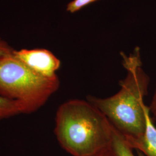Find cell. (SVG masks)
Here are the masks:
<instances>
[{
    "label": "cell",
    "mask_w": 156,
    "mask_h": 156,
    "mask_svg": "<svg viewBox=\"0 0 156 156\" xmlns=\"http://www.w3.org/2000/svg\"><path fill=\"white\" fill-rule=\"evenodd\" d=\"M55 133L73 156H96L111 148L113 126L88 101L71 100L58 107Z\"/></svg>",
    "instance_id": "cell-1"
},
{
    "label": "cell",
    "mask_w": 156,
    "mask_h": 156,
    "mask_svg": "<svg viewBox=\"0 0 156 156\" xmlns=\"http://www.w3.org/2000/svg\"><path fill=\"white\" fill-rule=\"evenodd\" d=\"M126 77L120 82V89L109 97L89 95L87 100L99 109L125 140L138 138L145 131L144 97L149 79L142 68L140 49L127 56L122 53Z\"/></svg>",
    "instance_id": "cell-2"
},
{
    "label": "cell",
    "mask_w": 156,
    "mask_h": 156,
    "mask_svg": "<svg viewBox=\"0 0 156 156\" xmlns=\"http://www.w3.org/2000/svg\"><path fill=\"white\" fill-rule=\"evenodd\" d=\"M60 86L58 78H44L11 55L0 58V95L16 101L24 113L37 111Z\"/></svg>",
    "instance_id": "cell-3"
},
{
    "label": "cell",
    "mask_w": 156,
    "mask_h": 156,
    "mask_svg": "<svg viewBox=\"0 0 156 156\" xmlns=\"http://www.w3.org/2000/svg\"><path fill=\"white\" fill-rule=\"evenodd\" d=\"M13 55L28 68L40 76L49 79L58 78L56 72L61 66L60 60L45 49L14 50Z\"/></svg>",
    "instance_id": "cell-4"
},
{
    "label": "cell",
    "mask_w": 156,
    "mask_h": 156,
    "mask_svg": "<svg viewBox=\"0 0 156 156\" xmlns=\"http://www.w3.org/2000/svg\"><path fill=\"white\" fill-rule=\"evenodd\" d=\"M148 106L145 105V131L138 138L125 140L133 149L140 151L144 156H156V127L152 122Z\"/></svg>",
    "instance_id": "cell-5"
},
{
    "label": "cell",
    "mask_w": 156,
    "mask_h": 156,
    "mask_svg": "<svg viewBox=\"0 0 156 156\" xmlns=\"http://www.w3.org/2000/svg\"><path fill=\"white\" fill-rule=\"evenodd\" d=\"M24 113L20 103L0 95V120Z\"/></svg>",
    "instance_id": "cell-6"
},
{
    "label": "cell",
    "mask_w": 156,
    "mask_h": 156,
    "mask_svg": "<svg viewBox=\"0 0 156 156\" xmlns=\"http://www.w3.org/2000/svg\"><path fill=\"white\" fill-rule=\"evenodd\" d=\"M111 149L116 156H135L133 153V149L127 144L122 135L114 127ZM138 153V156H143L140 152Z\"/></svg>",
    "instance_id": "cell-7"
},
{
    "label": "cell",
    "mask_w": 156,
    "mask_h": 156,
    "mask_svg": "<svg viewBox=\"0 0 156 156\" xmlns=\"http://www.w3.org/2000/svg\"><path fill=\"white\" fill-rule=\"evenodd\" d=\"M95 1L97 0H73L67 5V11L73 13Z\"/></svg>",
    "instance_id": "cell-8"
},
{
    "label": "cell",
    "mask_w": 156,
    "mask_h": 156,
    "mask_svg": "<svg viewBox=\"0 0 156 156\" xmlns=\"http://www.w3.org/2000/svg\"><path fill=\"white\" fill-rule=\"evenodd\" d=\"M14 50L6 41L0 37V58L11 55Z\"/></svg>",
    "instance_id": "cell-9"
},
{
    "label": "cell",
    "mask_w": 156,
    "mask_h": 156,
    "mask_svg": "<svg viewBox=\"0 0 156 156\" xmlns=\"http://www.w3.org/2000/svg\"><path fill=\"white\" fill-rule=\"evenodd\" d=\"M149 108L150 112L153 114V116L156 120V89L151 102V105Z\"/></svg>",
    "instance_id": "cell-10"
},
{
    "label": "cell",
    "mask_w": 156,
    "mask_h": 156,
    "mask_svg": "<svg viewBox=\"0 0 156 156\" xmlns=\"http://www.w3.org/2000/svg\"><path fill=\"white\" fill-rule=\"evenodd\" d=\"M96 156H116L115 155V154L114 153V152L112 150L111 148L105 151L104 152H102V153H101L100 154L97 155Z\"/></svg>",
    "instance_id": "cell-11"
},
{
    "label": "cell",
    "mask_w": 156,
    "mask_h": 156,
    "mask_svg": "<svg viewBox=\"0 0 156 156\" xmlns=\"http://www.w3.org/2000/svg\"><path fill=\"white\" fill-rule=\"evenodd\" d=\"M143 156H144V155H143Z\"/></svg>",
    "instance_id": "cell-12"
}]
</instances>
